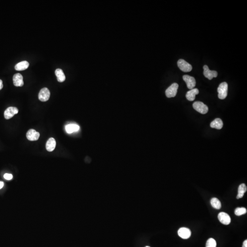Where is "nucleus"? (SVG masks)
<instances>
[{"label": "nucleus", "mask_w": 247, "mask_h": 247, "mask_svg": "<svg viewBox=\"0 0 247 247\" xmlns=\"http://www.w3.org/2000/svg\"><path fill=\"white\" fill-rule=\"evenodd\" d=\"M228 84L226 82L220 84L217 88L218 98L220 99H224L228 95Z\"/></svg>", "instance_id": "1"}, {"label": "nucleus", "mask_w": 247, "mask_h": 247, "mask_svg": "<svg viewBox=\"0 0 247 247\" xmlns=\"http://www.w3.org/2000/svg\"><path fill=\"white\" fill-rule=\"evenodd\" d=\"M194 108L201 114H205L208 111V107L201 102H195L193 105Z\"/></svg>", "instance_id": "2"}, {"label": "nucleus", "mask_w": 247, "mask_h": 247, "mask_svg": "<svg viewBox=\"0 0 247 247\" xmlns=\"http://www.w3.org/2000/svg\"><path fill=\"white\" fill-rule=\"evenodd\" d=\"M179 88L178 84L177 83H174L172 84L166 90V95L169 98L174 97L176 95L177 93L178 89Z\"/></svg>", "instance_id": "3"}, {"label": "nucleus", "mask_w": 247, "mask_h": 247, "mask_svg": "<svg viewBox=\"0 0 247 247\" xmlns=\"http://www.w3.org/2000/svg\"><path fill=\"white\" fill-rule=\"evenodd\" d=\"M177 64L179 68L183 72L187 73L190 72L192 70V67L191 65L183 59H180L179 60Z\"/></svg>", "instance_id": "4"}, {"label": "nucleus", "mask_w": 247, "mask_h": 247, "mask_svg": "<svg viewBox=\"0 0 247 247\" xmlns=\"http://www.w3.org/2000/svg\"><path fill=\"white\" fill-rule=\"evenodd\" d=\"M50 93L47 88H44L39 92L38 94V99L42 102H46L49 99Z\"/></svg>", "instance_id": "5"}, {"label": "nucleus", "mask_w": 247, "mask_h": 247, "mask_svg": "<svg viewBox=\"0 0 247 247\" xmlns=\"http://www.w3.org/2000/svg\"><path fill=\"white\" fill-rule=\"evenodd\" d=\"M183 78L186 83L188 88L189 89H192L196 85V81L194 77L189 75H184L183 77Z\"/></svg>", "instance_id": "6"}, {"label": "nucleus", "mask_w": 247, "mask_h": 247, "mask_svg": "<svg viewBox=\"0 0 247 247\" xmlns=\"http://www.w3.org/2000/svg\"><path fill=\"white\" fill-rule=\"evenodd\" d=\"M203 69H204V75L205 78H207L209 80L212 79V78H216L218 75L217 72L215 71H211L209 69L208 66L207 65H204L203 67Z\"/></svg>", "instance_id": "7"}, {"label": "nucleus", "mask_w": 247, "mask_h": 247, "mask_svg": "<svg viewBox=\"0 0 247 247\" xmlns=\"http://www.w3.org/2000/svg\"><path fill=\"white\" fill-rule=\"evenodd\" d=\"M18 112V108L13 107H10L7 108L4 112V117L6 119H9L13 117L15 114H17Z\"/></svg>", "instance_id": "8"}, {"label": "nucleus", "mask_w": 247, "mask_h": 247, "mask_svg": "<svg viewBox=\"0 0 247 247\" xmlns=\"http://www.w3.org/2000/svg\"><path fill=\"white\" fill-rule=\"evenodd\" d=\"M219 221L224 225H229L231 222V218L229 214L224 212L219 213L218 216Z\"/></svg>", "instance_id": "9"}, {"label": "nucleus", "mask_w": 247, "mask_h": 247, "mask_svg": "<svg viewBox=\"0 0 247 247\" xmlns=\"http://www.w3.org/2000/svg\"><path fill=\"white\" fill-rule=\"evenodd\" d=\"M27 138L29 141H37L39 138L40 134L35 130L30 129L27 133Z\"/></svg>", "instance_id": "10"}, {"label": "nucleus", "mask_w": 247, "mask_h": 247, "mask_svg": "<svg viewBox=\"0 0 247 247\" xmlns=\"http://www.w3.org/2000/svg\"><path fill=\"white\" fill-rule=\"evenodd\" d=\"M179 236L182 239H189L190 238L191 235V232L190 229L186 228H181L178 230Z\"/></svg>", "instance_id": "11"}, {"label": "nucleus", "mask_w": 247, "mask_h": 247, "mask_svg": "<svg viewBox=\"0 0 247 247\" xmlns=\"http://www.w3.org/2000/svg\"><path fill=\"white\" fill-rule=\"evenodd\" d=\"M13 82L16 87H22L24 85L23 77L20 73L15 74L13 77Z\"/></svg>", "instance_id": "12"}, {"label": "nucleus", "mask_w": 247, "mask_h": 247, "mask_svg": "<svg viewBox=\"0 0 247 247\" xmlns=\"http://www.w3.org/2000/svg\"><path fill=\"white\" fill-rule=\"evenodd\" d=\"M199 91L197 88H193L187 93L186 98L189 101H193L195 99V95L198 94Z\"/></svg>", "instance_id": "13"}, {"label": "nucleus", "mask_w": 247, "mask_h": 247, "mask_svg": "<svg viewBox=\"0 0 247 247\" xmlns=\"http://www.w3.org/2000/svg\"><path fill=\"white\" fill-rule=\"evenodd\" d=\"M56 147V140L54 138H50L46 144V148L49 152H52L55 150Z\"/></svg>", "instance_id": "14"}, {"label": "nucleus", "mask_w": 247, "mask_h": 247, "mask_svg": "<svg viewBox=\"0 0 247 247\" xmlns=\"http://www.w3.org/2000/svg\"><path fill=\"white\" fill-rule=\"evenodd\" d=\"M223 123L222 119L220 118H216L211 122L210 124V127L212 128H215L217 130H220L223 127Z\"/></svg>", "instance_id": "15"}, {"label": "nucleus", "mask_w": 247, "mask_h": 247, "mask_svg": "<svg viewBox=\"0 0 247 247\" xmlns=\"http://www.w3.org/2000/svg\"><path fill=\"white\" fill-rule=\"evenodd\" d=\"M29 66V63L27 61H23L17 64L15 66V69L17 71H23L27 69Z\"/></svg>", "instance_id": "16"}, {"label": "nucleus", "mask_w": 247, "mask_h": 247, "mask_svg": "<svg viewBox=\"0 0 247 247\" xmlns=\"http://www.w3.org/2000/svg\"><path fill=\"white\" fill-rule=\"evenodd\" d=\"M65 129H66L67 133H69V134H71V133H73V132H77V131H78L80 129V127L79 126L77 125V124H70L66 125Z\"/></svg>", "instance_id": "17"}, {"label": "nucleus", "mask_w": 247, "mask_h": 247, "mask_svg": "<svg viewBox=\"0 0 247 247\" xmlns=\"http://www.w3.org/2000/svg\"><path fill=\"white\" fill-rule=\"evenodd\" d=\"M55 74H56L58 82L62 83L66 80V76H65L62 69H60V68L56 69L55 71Z\"/></svg>", "instance_id": "18"}, {"label": "nucleus", "mask_w": 247, "mask_h": 247, "mask_svg": "<svg viewBox=\"0 0 247 247\" xmlns=\"http://www.w3.org/2000/svg\"><path fill=\"white\" fill-rule=\"evenodd\" d=\"M247 188L246 185L244 184H242L239 186L238 189V194L237 195V199L242 198L244 196L245 193L247 191Z\"/></svg>", "instance_id": "19"}, {"label": "nucleus", "mask_w": 247, "mask_h": 247, "mask_svg": "<svg viewBox=\"0 0 247 247\" xmlns=\"http://www.w3.org/2000/svg\"><path fill=\"white\" fill-rule=\"evenodd\" d=\"M210 204L212 207L216 209H220L222 206L220 200L216 198H213L210 200Z\"/></svg>", "instance_id": "20"}, {"label": "nucleus", "mask_w": 247, "mask_h": 247, "mask_svg": "<svg viewBox=\"0 0 247 247\" xmlns=\"http://www.w3.org/2000/svg\"><path fill=\"white\" fill-rule=\"evenodd\" d=\"M247 213V209L244 207H239L235 210V214L236 216H240Z\"/></svg>", "instance_id": "21"}, {"label": "nucleus", "mask_w": 247, "mask_h": 247, "mask_svg": "<svg viewBox=\"0 0 247 247\" xmlns=\"http://www.w3.org/2000/svg\"><path fill=\"white\" fill-rule=\"evenodd\" d=\"M205 247H216V240L212 238H210L206 242Z\"/></svg>", "instance_id": "22"}, {"label": "nucleus", "mask_w": 247, "mask_h": 247, "mask_svg": "<svg viewBox=\"0 0 247 247\" xmlns=\"http://www.w3.org/2000/svg\"><path fill=\"white\" fill-rule=\"evenodd\" d=\"M4 178L7 180H11L13 179V175L11 174H6L4 175Z\"/></svg>", "instance_id": "23"}, {"label": "nucleus", "mask_w": 247, "mask_h": 247, "mask_svg": "<svg viewBox=\"0 0 247 247\" xmlns=\"http://www.w3.org/2000/svg\"><path fill=\"white\" fill-rule=\"evenodd\" d=\"M243 247H247V240H245L243 243Z\"/></svg>", "instance_id": "24"}, {"label": "nucleus", "mask_w": 247, "mask_h": 247, "mask_svg": "<svg viewBox=\"0 0 247 247\" xmlns=\"http://www.w3.org/2000/svg\"><path fill=\"white\" fill-rule=\"evenodd\" d=\"M3 87V81H2V80L0 79V90L2 89Z\"/></svg>", "instance_id": "25"}, {"label": "nucleus", "mask_w": 247, "mask_h": 247, "mask_svg": "<svg viewBox=\"0 0 247 247\" xmlns=\"http://www.w3.org/2000/svg\"><path fill=\"white\" fill-rule=\"evenodd\" d=\"M4 186V183L3 182L0 181V189H1L3 188V187Z\"/></svg>", "instance_id": "26"}, {"label": "nucleus", "mask_w": 247, "mask_h": 247, "mask_svg": "<svg viewBox=\"0 0 247 247\" xmlns=\"http://www.w3.org/2000/svg\"><path fill=\"white\" fill-rule=\"evenodd\" d=\"M149 247V246H147V247Z\"/></svg>", "instance_id": "27"}]
</instances>
